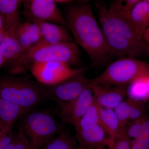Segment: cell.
Wrapping results in <instances>:
<instances>
[{"instance_id":"cell-1","label":"cell","mask_w":149,"mask_h":149,"mask_svg":"<svg viewBox=\"0 0 149 149\" xmlns=\"http://www.w3.org/2000/svg\"><path fill=\"white\" fill-rule=\"evenodd\" d=\"M65 21L74 42L87 54L92 65H102L109 61L113 55L90 5L82 2L72 6Z\"/></svg>"},{"instance_id":"cell-2","label":"cell","mask_w":149,"mask_h":149,"mask_svg":"<svg viewBox=\"0 0 149 149\" xmlns=\"http://www.w3.org/2000/svg\"><path fill=\"white\" fill-rule=\"evenodd\" d=\"M101 28L112 53L136 58L148 55L149 47L133 28L128 17L102 4H97Z\"/></svg>"},{"instance_id":"cell-3","label":"cell","mask_w":149,"mask_h":149,"mask_svg":"<svg viewBox=\"0 0 149 149\" xmlns=\"http://www.w3.org/2000/svg\"><path fill=\"white\" fill-rule=\"evenodd\" d=\"M81 56L80 49L74 42L30 49L9 63L8 70L12 74H22L32 65L51 61L70 67L76 66L81 62Z\"/></svg>"},{"instance_id":"cell-4","label":"cell","mask_w":149,"mask_h":149,"mask_svg":"<svg viewBox=\"0 0 149 149\" xmlns=\"http://www.w3.org/2000/svg\"><path fill=\"white\" fill-rule=\"evenodd\" d=\"M0 98L31 111L47 100V86L32 79L19 76L0 78Z\"/></svg>"},{"instance_id":"cell-5","label":"cell","mask_w":149,"mask_h":149,"mask_svg":"<svg viewBox=\"0 0 149 149\" xmlns=\"http://www.w3.org/2000/svg\"><path fill=\"white\" fill-rule=\"evenodd\" d=\"M149 75V63L136 58L118 57L98 77L91 79V85L127 86L139 77Z\"/></svg>"},{"instance_id":"cell-6","label":"cell","mask_w":149,"mask_h":149,"mask_svg":"<svg viewBox=\"0 0 149 149\" xmlns=\"http://www.w3.org/2000/svg\"><path fill=\"white\" fill-rule=\"evenodd\" d=\"M28 139L32 149H42L60 130L54 118L49 113L29 111L22 118L20 128Z\"/></svg>"},{"instance_id":"cell-7","label":"cell","mask_w":149,"mask_h":149,"mask_svg":"<svg viewBox=\"0 0 149 149\" xmlns=\"http://www.w3.org/2000/svg\"><path fill=\"white\" fill-rule=\"evenodd\" d=\"M88 67L72 68L58 62L36 63L29 67V70L38 82L50 86L66 80L73 75L86 72Z\"/></svg>"},{"instance_id":"cell-8","label":"cell","mask_w":149,"mask_h":149,"mask_svg":"<svg viewBox=\"0 0 149 149\" xmlns=\"http://www.w3.org/2000/svg\"><path fill=\"white\" fill-rule=\"evenodd\" d=\"M23 14L26 21L34 23L52 22L66 25L55 0H24Z\"/></svg>"},{"instance_id":"cell-9","label":"cell","mask_w":149,"mask_h":149,"mask_svg":"<svg viewBox=\"0 0 149 149\" xmlns=\"http://www.w3.org/2000/svg\"><path fill=\"white\" fill-rule=\"evenodd\" d=\"M83 72L60 83L47 86V97L57 102H68L77 97L91 85L89 79Z\"/></svg>"},{"instance_id":"cell-10","label":"cell","mask_w":149,"mask_h":149,"mask_svg":"<svg viewBox=\"0 0 149 149\" xmlns=\"http://www.w3.org/2000/svg\"><path fill=\"white\" fill-rule=\"evenodd\" d=\"M94 99L90 85L73 100L68 102H57L60 108L61 119L75 127L92 104Z\"/></svg>"},{"instance_id":"cell-11","label":"cell","mask_w":149,"mask_h":149,"mask_svg":"<svg viewBox=\"0 0 149 149\" xmlns=\"http://www.w3.org/2000/svg\"><path fill=\"white\" fill-rule=\"evenodd\" d=\"M75 130L78 149H105L109 143L110 137L100 124Z\"/></svg>"},{"instance_id":"cell-12","label":"cell","mask_w":149,"mask_h":149,"mask_svg":"<svg viewBox=\"0 0 149 149\" xmlns=\"http://www.w3.org/2000/svg\"><path fill=\"white\" fill-rule=\"evenodd\" d=\"M35 24L40 28V40L30 49H37L61 43L74 42L73 38L63 26L47 22H37Z\"/></svg>"},{"instance_id":"cell-13","label":"cell","mask_w":149,"mask_h":149,"mask_svg":"<svg viewBox=\"0 0 149 149\" xmlns=\"http://www.w3.org/2000/svg\"><path fill=\"white\" fill-rule=\"evenodd\" d=\"M127 86L90 85L94 97L101 107L112 109L127 96Z\"/></svg>"},{"instance_id":"cell-14","label":"cell","mask_w":149,"mask_h":149,"mask_svg":"<svg viewBox=\"0 0 149 149\" xmlns=\"http://www.w3.org/2000/svg\"><path fill=\"white\" fill-rule=\"evenodd\" d=\"M15 33L23 52L35 45L40 40L39 26L30 22L26 21L19 24Z\"/></svg>"},{"instance_id":"cell-15","label":"cell","mask_w":149,"mask_h":149,"mask_svg":"<svg viewBox=\"0 0 149 149\" xmlns=\"http://www.w3.org/2000/svg\"><path fill=\"white\" fill-rule=\"evenodd\" d=\"M16 28L6 31L0 43V51L5 59L6 62L8 63L18 58L23 52L17 38Z\"/></svg>"},{"instance_id":"cell-16","label":"cell","mask_w":149,"mask_h":149,"mask_svg":"<svg viewBox=\"0 0 149 149\" xmlns=\"http://www.w3.org/2000/svg\"><path fill=\"white\" fill-rule=\"evenodd\" d=\"M22 1L0 0V12L4 20L5 30L16 28L21 23L19 7Z\"/></svg>"},{"instance_id":"cell-17","label":"cell","mask_w":149,"mask_h":149,"mask_svg":"<svg viewBox=\"0 0 149 149\" xmlns=\"http://www.w3.org/2000/svg\"><path fill=\"white\" fill-rule=\"evenodd\" d=\"M128 19L133 28L143 37L149 27V5L146 0H140L131 11Z\"/></svg>"},{"instance_id":"cell-18","label":"cell","mask_w":149,"mask_h":149,"mask_svg":"<svg viewBox=\"0 0 149 149\" xmlns=\"http://www.w3.org/2000/svg\"><path fill=\"white\" fill-rule=\"evenodd\" d=\"M99 124L110 138H115L125 133V127L120 123L113 109L101 107Z\"/></svg>"},{"instance_id":"cell-19","label":"cell","mask_w":149,"mask_h":149,"mask_svg":"<svg viewBox=\"0 0 149 149\" xmlns=\"http://www.w3.org/2000/svg\"><path fill=\"white\" fill-rule=\"evenodd\" d=\"M29 111L17 105L0 98V121L6 125L13 127L17 120L22 118Z\"/></svg>"},{"instance_id":"cell-20","label":"cell","mask_w":149,"mask_h":149,"mask_svg":"<svg viewBox=\"0 0 149 149\" xmlns=\"http://www.w3.org/2000/svg\"><path fill=\"white\" fill-rule=\"evenodd\" d=\"M149 75L137 78L128 85L127 94L128 98L141 101L149 100V91L147 85Z\"/></svg>"},{"instance_id":"cell-21","label":"cell","mask_w":149,"mask_h":149,"mask_svg":"<svg viewBox=\"0 0 149 149\" xmlns=\"http://www.w3.org/2000/svg\"><path fill=\"white\" fill-rule=\"evenodd\" d=\"M42 149H78L77 141L66 131L50 140Z\"/></svg>"},{"instance_id":"cell-22","label":"cell","mask_w":149,"mask_h":149,"mask_svg":"<svg viewBox=\"0 0 149 149\" xmlns=\"http://www.w3.org/2000/svg\"><path fill=\"white\" fill-rule=\"evenodd\" d=\"M101 108V107L94 97L92 104L80 119L78 124L74 127L75 130L99 124Z\"/></svg>"},{"instance_id":"cell-23","label":"cell","mask_w":149,"mask_h":149,"mask_svg":"<svg viewBox=\"0 0 149 149\" xmlns=\"http://www.w3.org/2000/svg\"><path fill=\"white\" fill-rule=\"evenodd\" d=\"M130 149H149V117L146 116L142 132L138 138L130 141Z\"/></svg>"},{"instance_id":"cell-24","label":"cell","mask_w":149,"mask_h":149,"mask_svg":"<svg viewBox=\"0 0 149 149\" xmlns=\"http://www.w3.org/2000/svg\"><path fill=\"white\" fill-rule=\"evenodd\" d=\"M130 108V121H134L146 116L145 111L146 101H136L128 98L126 99Z\"/></svg>"},{"instance_id":"cell-25","label":"cell","mask_w":149,"mask_h":149,"mask_svg":"<svg viewBox=\"0 0 149 149\" xmlns=\"http://www.w3.org/2000/svg\"><path fill=\"white\" fill-rule=\"evenodd\" d=\"M146 116H147L139 120L131 121L125 126V135L131 141L135 140L140 136Z\"/></svg>"},{"instance_id":"cell-26","label":"cell","mask_w":149,"mask_h":149,"mask_svg":"<svg viewBox=\"0 0 149 149\" xmlns=\"http://www.w3.org/2000/svg\"><path fill=\"white\" fill-rule=\"evenodd\" d=\"M118 120L125 127L130 121V108L126 100L121 102L113 109Z\"/></svg>"},{"instance_id":"cell-27","label":"cell","mask_w":149,"mask_h":149,"mask_svg":"<svg viewBox=\"0 0 149 149\" xmlns=\"http://www.w3.org/2000/svg\"><path fill=\"white\" fill-rule=\"evenodd\" d=\"M140 0H118L113 2L110 7L129 17L131 11Z\"/></svg>"},{"instance_id":"cell-28","label":"cell","mask_w":149,"mask_h":149,"mask_svg":"<svg viewBox=\"0 0 149 149\" xmlns=\"http://www.w3.org/2000/svg\"><path fill=\"white\" fill-rule=\"evenodd\" d=\"M130 139L125 133L114 138H110L108 149H130Z\"/></svg>"},{"instance_id":"cell-29","label":"cell","mask_w":149,"mask_h":149,"mask_svg":"<svg viewBox=\"0 0 149 149\" xmlns=\"http://www.w3.org/2000/svg\"><path fill=\"white\" fill-rule=\"evenodd\" d=\"M14 149H32L28 139L19 128L18 133L14 137Z\"/></svg>"},{"instance_id":"cell-30","label":"cell","mask_w":149,"mask_h":149,"mask_svg":"<svg viewBox=\"0 0 149 149\" xmlns=\"http://www.w3.org/2000/svg\"><path fill=\"white\" fill-rule=\"evenodd\" d=\"M14 136L12 131L4 136L0 141V149H6L13 141Z\"/></svg>"},{"instance_id":"cell-31","label":"cell","mask_w":149,"mask_h":149,"mask_svg":"<svg viewBox=\"0 0 149 149\" xmlns=\"http://www.w3.org/2000/svg\"><path fill=\"white\" fill-rule=\"evenodd\" d=\"M12 127L0 121V141L7 134L12 131Z\"/></svg>"},{"instance_id":"cell-32","label":"cell","mask_w":149,"mask_h":149,"mask_svg":"<svg viewBox=\"0 0 149 149\" xmlns=\"http://www.w3.org/2000/svg\"><path fill=\"white\" fill-rule=\"evenodd\" d=\"M143 38H144V40L148 44V45L149 47V27L147 28L144 32Z\"/></svg>"},{"instance_id":"cell-33","label":"cell","mask_w":149,"mask_h":149,"mask_svg":"<svg viewBox=\"0 0 149 149\" xmlns=\"http://www.w3.org/2000/svg\"><path fill=\"white\" fill-rule=\"evenodd\" d=\"M6 63L5 59L4 58L2 54L0 51V68L3 66V65Z\"/></svg>"},{"instance_id":"cell-34","label":"cell","mask_w":149,"mask_h":149,"mask_svg":"<svg viewBox=\"0 0 149 149\" xmlns=\"http://www.w3.org/2000/svg\"><path fill=\"white\" fill-rule=\"evenodd\" d=\"M4 29V20L3 17L0 12V29Z\"/></svg>"},{"instance_id":"cell-35","label":"cell","mask_w":149,"mask_h":149,"mask_svg":"<svg viewBox=\"0 0 149 149\" xmlns=\"http://www.w3.org/2000/svg\"><path fill=\"white\" fill-rule=\"evenodd\" d=\"M56 3H69L71 2L72 1H69V0H56L55 1Z\"/></svg>"},{"instance_id":"cell-36","label":"cell","mask_w":149,"mask_h":149,"mask_svg":"<svg viewBox=\"0 0 149 149\" xmlns=\"http://www.w3.org/2000/svg\"><path fill=\"white\" fill-rule=\"evenodd\" d=\"M5 32V30L4 29H0V43L2 40Z\"/></svg>"},{"instance_id":"cell-37","label":"cell","mask_w":149,"mask_h":149,"mask_svg":"<svg viewBox=\"0 0 149 149\" xmlns=\"http://www.w3.org/2000/svg\"><path fill=\"white\" fill-rule=\"evenodd\" d=\"M14 149V139L13 141L10 143V144L8 146L6 149Z\"/></svg>"},{"instance_id":"cell-38","label":"cell","mask_w":149,"mask_h":149,"mask_svg":"<svg viewBox=\"0 0 149 149\" xmlns=\"http://www.w3.org/2000/svg\"><path fill=\"white\" fill-rule=\"evenodd\" d=\"M147 85H148L149 91V75L148 76V79H147Z\"/></svg>"},{"instance_id":"cell-39","label":"cell","mask_w":149,"mask_h":149,"mask_svg":"<svg viewBox=\"0 0 149 149\" xmlns=\"http://www.w3.org/2000/svg\"><path fill=\"white\" fill-rule=\"evenodd\" d=\"M146 2L148 3V4L149 5V0H146Z\"/></svg>"}]
</instances>
